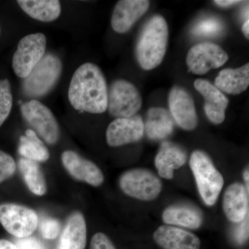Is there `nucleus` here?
Wrapping results in <instances>:
<instances>
[{"label":"nucleus","mask_w":249,"mask_h":249,"mask_svg":"<svg viewBox=\"0 0 249 249\" xmlns=\"http://www.w3.org/2000/svg\"><path fill=\"white\" fill-rule=\"evenodd\" d=\"M68 98L78 111L102 114L107 110V83L101 69L91 62L78 67L72 76Z\"/></svg>","instance_id":"nucleus-1"},{"label":"nucleus","mask_w":249,"mask_h":249,"mask_svg":"<svg viewBox=\"0 0 249 249\" xmlns=\"http://www.w3.org/2000/svg\"><path fill=\"white\" fill-rule=\"evenodd\" d=\"M168 44V27L162 16H153L142 28L139 36L136 55L139 65L145 70L159 66L164 58Z\"/></svg>","instance_id":"nucleus-2"},{"label":"nucleus","mask_w":249,"mask_h":249,"mask_svg":"<svg viewBox=\"0 0 249 249\" xmlns=\"http://www.w3.org/2000/svg\"><path fill=\"white\" fill-rule=\"evenodd\" d=\"M190 167L196 178L201 199L208 206H213L224 186V178L205 152L196 150L190 159Z\"/></svg>","instance_id":"nucleus-3"},{"label":"nucleus","mask_w":249,"mask_h":249,"mask_svg":"<svg viewBox=\"0 0 249 249\" xmlns=\"http://www.w3.org/2000/svg\"><path fill=\"white\" fill-rule=\"evenodd\" d=\"M62 71L60 59L54 54H46L29 76L24 78L23 92L31 98L45 96L56 85Z\"/></svg>","instance_id":"nucleus-4"},{"label":"nucleus","mask_w":249,"mask_h":249,"mask_svg":"<svg viewBox=\"0 0 249 249\" xmlns=\"http://www.w3.org/2000/svg\"><path fill=\"white\" fill-rule=\"evenodd\" d=\"M142 106V95L135 85L125 80H117L111 84L107 98V109L111 116L116 119L132 117Z\"/></svg>","instance_id":"nucleus-5"},{"label":"nucleus","mask_w":249,"mask_h":249,"mask_svg":"<svg viewBox=\"0 0 249 249\" xmlns=\"http://www.w3.org/2000/svg\"><path fill=\"white\" fill-rule=\"evenodd\" d=\"M47 37L42 33L30 34L22 37L18 45L12 60L15 73L25 78L45 56Z\"/></svg>","instance_id":"nucleus-6"},{"label":"nucleus","mask_w":249,"mask_h":249,"mask_svg":"<svg viewBox=\"0 0 249 249\" xmlns=\"http://www.w3.org/2000/svg\"><path fill=\"white\" fill-rule=\"evenodd\" d=\"M21 111L28 124L46 142L54 145L58 142L60 127L53 112L47 106L37 100L33 99L23 103Z\"/></svg>","instance_id":"nucleus-7"},{"label":"nucleus","mask_w":249,"mask_h":249,"mask_svg":"<svg viewBox=\"0 0 249 249\" xmlns=\"http://www.w3.org/2000/svg\"><path fill=\"white\" fill-rule=\"evenodd\" d=\"M119 184L124 194L142 201L154 200L162 191L160 178L150 170L145 169L125 172L121 175Z\"/></svg>","instance_id":"nucleus-8"},{"label":"nucleus","mask_w":249,"mask_h":249,"mask_svg":"<svg viewBox=\"0 0 249 249\" xmlns=\"http://www.w3.org/2000/svg\"><path fill=\"white\" fill-rule=\"evenodd\" d=\"M0 223L6 231L18 238L32 235L38 225L34 210L15 204H0Z\"/></svg>","instance_id":"nucleus-9"},{"label":"nucleus","mask_w":249,"mask_h":249,"mask_svg":"<svg viewBox=\"0 0 249 249\" xmlns=\"http://www.w3.org/2000/svg\"><path fill=\"white\" fill-rule=\"evenodd\" d=\"M229 55L219 45L203 42L193 46L186 56V64L190 71L196 75H204L210 70L219 68L227 60Z\"/></svg>","instance_id":"nucleus-10"},{"label":"nucleus","mask_w":249,"mask_h":249,"mask_svg":"<svg viewBox=\"0 0 249 249\" xmlns=\"http://www.w3.org/2000/svg\"><path fill=\"white\" fill-rule=\"evenodd\" d=\"M170 114L173 120L185 130H193L197 126L196 105L186 90L174 87L168 97Z\"/></svg>","instance_id":"nucleus-11"},{"label":"nucleus","mask_w":249,"mask_h":249,"mask_svg":"<svg viewBox=\"0 0 249 249\" xmlns=\"http://www.w3.org/2000/svg\"><path fill=\"white\" fill-rule=\"evenodd\" d=\"M144 132V123L140 116L118 118L108 126L106 140L109 146H121L139 142Z\"/></svg>","instance_id":"nucleus-12"},{"label":"nucleus","mask_w":249,"mask_h":249,"mask_svg":"<svg viewBox=\"0 0 249 249\" xmlns=\"http://www.w3.org/2000/svg\"><path fill=\"white\" fill-rule=\"evenodd\" d=\"M61 160L65 169L75 179L95 187L101 186L104 181L102 170L76 152L66 150L62 152Z\"/></svg>","instance_id":"nucleus-13"},{"label":"nucleus","mask_w":249,"mask_h":249,"mask_svg":"<svg viewBox=\"0 0 249 249\" xmlns=\"http://www.w3.org/2000/svg\"><path fill=\"white\" fill-rule=\"evenodd\" d=\"M150 6L147 0H122L118 1L112 16L111 25L114 31L124 34L146 13Z\"/></svg>","instance_id":"nucleus-14"},{"label":"nucleus","mask_w":249,"mask_h":249,"mask_svg":"<svg viewBox=\"0 0 249 249\" xmlns=\"http://www.w3.org/2000/svg\"><path fill=\"white\" fill-rule=\"evenodd\" d=\"M194 85L204 98V110L209 120L214 124H222L229 103L227 96L208 80H196Z\"/></svg>","instance_id":"nucleus-15"},{"label":"nucleus","mask_w":249,"mask_h":249,"mask_svg":"<svg viewBox=\"0 0 249 249\" xmlns=\"http://www.w3.org/2000/svg\"><path fill=\"white\" fill-rule=\"evenodd\" d=\"M154 240L164 249H199V237L180 228L164 225L159 227L153 235Z\"/></svg>","instance_id":"nucleus-16"},{"label":"nucleus","mask_w":249,"mask_h":249,"mask_svg":"<svg viewBox=\"0 0 249 249\" xmlns=\"http://www.w3.org/2000/svg\"><path fill=\"white\" fill-rule=\"evenodd\" d=\"M223 210L229 221L242 222L249 216V191L240 183L230 185L224 193Z\"/></svg>","instance_id":"nucleus-17"},{"label":"nucleus","mask_w":249,"mask_h":249,"mask_svg":"<svg viewBox=\"0 0 249 249\" xmlns=\"http://www.w3.org/2000/svg\"><path fill=\"white\" fill-rule=\"evenodd\" d=\"M187 160L186 152L181 147L171 142H162L155 157V166L159 175L166 179L174 177V170L185 164Z\"/></svg>","instance_id":"nucleus-18"},{"label":"nucleus","mask_w":249,"mask_h":249,"mask_svg":"<svg viewBox=\"0 0 249 249\" xmlns=\"http://www.w3.org/2000/svg\"><path fill=\"white\" fill-rule=\"evenodd\" d=\"M216 88L229 94L237 95L249 88V65L237 69H225L218 73L214 80Z\"/></svg>","instance_id":"nucleus-19"},{"label":"nucleus","mask_w":249,"mask_h":249,"mask_svg":"<svg viewBox=\"0 0 249 249\" xmlns=\"http://www.w3.org/2000/svg\"><path fill=\"white\" fill-rule=\"evenodd\" d=\"M87 225L84 216L75 213L70 216L62 232L58 249H85Z\"/></svg>","instance_id":"nucleus-20"},{"label":"nucleus","mask_w":249,"mask_h":249,"mask_svg":"<svg viewBox=\"0 0 249 249\" xmlns=\"http://www.w3.org/2000/svg\"><path fill=\"white\" fill-rule=\"evenodd\" d=\"M144 127L149 138L160 140L167 138L173 133L174 120L166 109L152 107L147 111Z\"/></svg>","instance_id":"nucleus-21"},{"label":"nucleus","mask_w":249,"mask_h":249,"mask_svg":"<svg viewBox=\"0 0 249 249\" xmlns=\"http://www.w3.org/2000/svg\"><path fill=\"white\" fill-rule=\"evenodd\" d=\"M162 217L165 224L191 229L200 227L203 222L201 213L186 205H175L167 208Z\"/></svg>","instance_id":"nucleus-22"},{"label":"nucleus","mask_w":249,"mask_h":249,"mask_svg":"<svg viewBox=\"0 0 249 249\" xmlns=\"http://www.w3.org/2000/svg\"><path fill=\"white\" fill-rule=\"evenodd\" d=\"M18 3L28 16L40 22H52L61 14V4L57 0H19Z\"/></svg>","instance_id":"nucleus-23"},{"label":"nucleus","mask_w":249,"mask_h":249,"mask_svg":"<svg viewBox=\"0 0 249 249\" xmlns=\"http://www.w3.org/2000/svg\"><path fill=\"white\" fill-rule=\"evenodd\" d=\"M19 142V152L24 158L36 162L47 161L50 158L48 148L33 129H27Z\"/></svg>","instance_id":"nucleus-24"},{"label":"nucleus","mask_w":249,"mask_h":249,"mask_svg":"<svg viewBox=\"0 0 249 249\" xmlns=\"http://www.w3.org/2000/svg\"><path fill=\"white\" fill-rule=\"evenodd\" d=\"M19 171L31 193L42 196L47 192L45 177L37 162L22 158L19 160Z\"/></svg>","instance_id":"nucleus-25"},{"label":"nucleus","mask_w":249,"mask_h":249,"mask_svg":"<svg viewBox=\"0 0 249 249\" xmlns=\"http://www.w3.org/2000/svg\"><path fill=\"white\" fill-rule=\"evenodd\" d=\"M224 25L219 19L207 18L201 19L192 29L193 35L201 37H213L220 35Z\"/></svg>","instance_id":"nucleus-26"},{"label":"nucleus","mask_w":249,"mask_h":249,"mask_svg":"<svg viewBox=\"0 0 249 249\" xmlns=\"http://www.w3.org/2000/svg\"><path fill=\"white\" fill-rule=\"evenodd\" d=\"M12 107L11 83L7 79L0 80V127L9 117Z\"/></svg>","instance_id":"nucleus-27"},{"label":"nucleus","mask_w":249,"mask_h":249,"mask_svg":"<svg viewBox=\"0 0 249 249\" xmlns=\"http://www.w3.org/2000/svg\"><path fill=\"white\" fill-rule=\"evenodd\" d=\"M16 170V163L9 154L0 150V183L11 178Z\"/></svg>","instance_id":"nucleus-28"},{"label":"nucleus","mask_w":249,"mask_h":249,"mask_svg":"<svg viewBox=\"0 0 249 249\" xmlns=\"http://www.w3.org/2000/svg\"><path fill=\"white\" fill-rule=\"evenodd\" d=\"M60 229H61V226L59 221L53 218L44 219L40 226V232L42 237L48 240H52L58 237Z\"/></svg>","instance_id":"nucleus-29"},{"label":"nucleus","mask_w":249,"mask_h":249,"mask_svg":"<svg viewBox=\"0 0 249 249\" xmlns=\"http://www.w3.org/2000/svg\"><path fill=\"white\" fill-rule=\"evenodd\" d=\"M90 249H116L107 235L103 232H98L93 236Z\"/></svg>","instance_id":"nucleus-30"},{"label":"nucleus","mask_w":249,"mask_h":249,"mask_svg":"<svg viewBox=\"0 0 249 249\" xmlns=\"http://www.w3.org/2000/svg\"><path fill=\"white\" fill-rule=\"evenodd\" d=\"M234 231V238L237 243L242 245L249 238V216L240 222Z\"/></svg>","instance_id":"nucleus-31"},{"label":"nucleus","mask_w":249,"mask_h":249,"mask_svg":"<svg viewBox=\"0 0 249 249\" xmlns=\"http://www.w3.org/2000/svg\"><path fill=\"white\" fill-rule=\"evenodd\" d=\"M18 249H45L43 245L34 237H24L16 240V245Z\"/></svg>","instance_id":"nucleus-32"},{"label":"nucleus","mask_w":249,"mask_h":249,"mask_svg":"<svg viewBox=\"0 0 249 249\" xmlns=\"http://www.w3.org/2000/svg\"><path fill=\"white\" fill-rule=\"evenodd\" d=\"M240 2H242V1H240V0H217V1H214V4L221 6V7H229V6L237 4Z\"/></svg>","instance_id":"nucleus-33"},{"label":"nucleus","mask_w":249,"mask_h":249,"mask_svg":"<svg viewBox=\"0 0 249 249\" xmlns=\"http://www.w3.org/2000/svg\"><path fill=\"white\" fill-rule=\"evenodd\" d=\"M0 249H18L14 244L11 243L9 241L0 240Z\"/></svg>","instance_id":"nucleus-34"},{"label":"nucleus","mask_w":249,"mask_h":249,"mask_svg":"<svg viewBox=\"0 0 249 249\" xmlns=\"http://www.w3.org/2000/svg\"><path fill=\"white\" fill-rule=\"evenodd\" d=\"M249 19H246L245 23H244L243 26H242V32H243L244 35L247 39H249Z\"/></svg>","instance_id":"nucleus-35"},{"label":"nucleus","mask_w":249,"mask_h":249,"mask_svg":"<svg viewBox=\"0 0 249 249\" xmlns=\"http://www.w3.org/2000/svg\"><path fill=\"white\" fill-rule=\"evenodd\" d=\"M243 178L244 180H245V187L247 188V191H249V171L248 168L246 169L245 171H244L243 173Z\"/></svg>","instance_id":"nucleus-36"},{"label":"nucleus","mask_w":249,"mask_h":249,"mask_svg":"<svg viewBox=\"0 0 249 249\" xmlns=\"http://www.w3.org/2000/svg\"><path fill=\"white\" fill-rule=\"evenodd\" d=\"M0 35H1V27H0Z\"/></svg>","instance_id":"nucleus-37"}]
</instances>
